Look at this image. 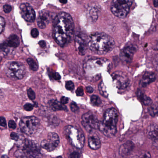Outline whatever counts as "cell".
Here are the masks:
<instances>
[{"label": "cell", "mask_w": 158, "mask_h": 158, "mask_svg": "<svg viewBox=\"0 0 158 158\" xmlns=\"http://www.w3.org/2000/svg\"><path fill=\"white\" fill-rule=\"evenodd\" d=\"M132 3V1L115 0L111 3L110 9L116 16L120 18H124L129 14Z\"/></svg>", "instance_id": "7"}, {"label": "cell", "mask_w": 158, "mask_h": 158, "mask_svg": "<svg viewBox=\"0 0 158 158\" xmlns=\"http://www.w3.org/2000/svg\"><path fill=\"white\" fill-rule=\"evenodd\" d=\"M3 11H4L5 13H9L12 10V6L9 5H5L3 7Z\"/></svg>", "instance_id": "36"}, {"label": "cell", "mask_w": 158, "mask_h": 158, "mask_svg": "<svg viewBox=\"0 0 158 158\" xmlns=\"http://www.w3.org/2000/svg\"><path fill=\"white\" fill-rule=\"evenodd\" d=\"M5 25V21L4 19L0 16V33L3 30Z\"/></svg>", "instance_id": "33"}, {"label": "cell", "mask_w": 158, "mask_h": 158, "mask_svg": "<svg viewBox=\"0 0 158 158\" xmlns=\"http://www.w3.org/2000/svg\"><path fill=\"white\" fill-rule=\"evenodd\" d=\"M137 96L140 101L146 106H149L152 104L151 98L147 96L141 90H138L137 92Z\"/></svg>", "instance_id": "22"}, {"label": "cell", "mask_w": 158, "mask_h": 158, "mask_svg": "<svg viewBox=\"0 0 158 158\" xmlns=\"http://www.w3.org/2000/svg\"><path fill=\"white\" fill-rule=\"evenodd\" d=\"M15 156L16 158H28L23 152V150H19L17 151L15 154Z\"/></svg>", "instance_id": "31"}, {"label": "cell", "mask_w": 158, "mask_h": 158, "mask_svg": "<svg viewBox=\"0 0 158 158\" xmlns=\"http://www.w3.org/2000/svg\"><path fill=\"white\" fill-rule=\"evenodd\" d=\"M8 47H18L19 45V37L15 34H12L9 36L6 42Z\"/></svg>", "instance_id": "23"}, {"label": "cell", "mask_w": 158, "mask_h": 158, "mask_svg": "<svg viewBox=\"0 0 158 158\" xmlns=\"http://www.w3.org/2000/svg\"><path fill=\"white\" fill-rule=\"evenodd\" d=\"M27 62L31 70L33 71H37L38 70L39 66L33 59L31 58H28L27 59Z\"/></svg>", "instance_id": "25"}, {"label": "cell", "mask_w": 158, "mask_h": 158, "mask_svg": "<svg viewBox=\"0 0 158 158\" xmlns=\"http://www.w3.org/2000/svg\"><path fill=\"white\" fill-rule=\"evenodd\" d=\"M100 122L96 115L91 112H87L82 117V124L87 131L98 129Z\"/></svg>", "instance_id": "9"}, {"label": "cell", "mask_w": 158, "mask_h": 158, "mask_svg": "<svg viewBox=\"0 0 158 158\" xmlns=\"http://www.w3.org/2000/svg\"><path fill=\"white\" fill-rule=\"evenodd\" d=\"M40 122L35 117H27L22 118L19 123L21 131L27 135H31L35 133L39 126Z\"/></svg>", "instance_id": "6"}, {"label": "cell", "mask_w": 158, "mask_h": 158, "mask_svg": "<svg viewBox=\"0 0 158 158\" xmlns=\"http://www.w3.org/2000/svg\"><path fill=\"white\" fill-rule=\"evenodd\" d=\"M134 144L131 141H127L122 145L119 149V153L121 156L125 157L129 156L133 150Z\"/></svg>", "instance_id": "17"}, {"label": "cell", "mask_w": 158, "mask_h": 158, "mask_svg": "<svg viewBox=\"0 0 158 158\" xmlns=\"http://www.w3.org/2000/svg\"><path fill=\"white\" fill-rule=\"evenodd\" d=\"M31 36L33 38H37L39 35V32L38 30L36 28H34L31 31Z\"/></svg>", "instance_id": "37"}, {"label": "cell", "mask_w": 158, "mask_h": 158, "mask_svg": "<svg viewBox=\"0 0 158 158\" xmlns=\"http://www.w3.org/2000/svg\"><path fill=\"white\" fill-rule=\"evenodd\" d=\"M88 143L89 147L93 150H97L101 146L100 140L98 137L95 135H91L89 137Z\"/></svg>", "instance_id": "20"}, {"label": "cell", "mask_w": 158, "mask_h": 158, "mask_svg": "<svg viewBox=\"0 0 158 158\" xmlns=\"http://www.w3.org/2000/svg\"><path fill=\"white\" fill-rule=\"evenodd\" d=\"M90 17L93 21H95L98 18V9L96 7H92L90 9Z\"/></svg>", "instance_id": "24"}, {"label": "cell", "mask_w": 158, "mask_h": 158, "mask_svg": "<svg viewBox=\"0 0 158 158\" xmlns=\"http://www.w3.org/2000/svg\"><path fill=\"white\" fill-rule=\"evenodd\" d=\"M24 108L27 111H31L33 109V105L30 103H27L24 106Z\"/></svg>", "instance_id": "35"}, {"label": "cell", "mask_w": 158, "mask_h": 158, "mask_svg": "<svg viewBox=\"0 0 158 158\" xmlns=\"http://www.w3.org/2000/svg\"><path fill=\"white\" fill-rule=\"evenodd\" d=\"M64 134L68 141L72 145L78 149L82 148L85 144L83 134L77 128L72 126L65 127Z\"/></svg>", "instance_id": "5"}, {"label": "cell", "mask_w": 158, "mask_h": 158, "mask_svg": "<svg viewBox=\"0 0 158 158\" xmlns=\"http://www.w3.org/2000/svg\"><path fill=\"white\" fill-rule=\"evenodd\" d=\"M59 2L63 4H65L67 2V1H60Z\"/></svg>", "instance_id": "49"}, {"label": "cell", "mask_w": 158, "mask_h": 158, "mask_svg": "<svg viewBox=\"0 0 158 158\" xmlns=\"http://www.w3.org/2000/svg\"><path fill=\"white\" fill-rule=\"evenodd\" d=\"M51 19L50 13L47 11H41L40 12L37 19V25L41 29L46 28L49 24Z\"/></svg>", "instance_id": "16"}, {"label": "cell", "mask_w": 158, "mask_h": 158, "mask_svg": "<svg viewBox=\"0 0 158 158\" xmlns=\"http://www.w3.org/2000/svg\"><path fill=\"white\" fill-rule=\"evenodd\" d=\"M8 47V45L6 44V42L2 44H0V50L3 52H6V51H7Z\"/></svg>", "instance_id": "40"}, {"label": "cell", "mask_w": 158, "mask_h": 158, "mask_svg": "<svg viewBox=\"0 0 158 158\" xmlns=\"http://www.w3.org/2000/svg\"><path fill=\"white\" fill-rule=\"evenodd\" d=\"M74 21L69 14L60 12L55 18L53 36L58 45L64 47L71 41L74 33Z\"/></svg>", "instance_id": "1"}, {"label": "cell", "mask_w": 158, "mask_h": 158, "mask_svg": "<svg viewBox=\"0 0 158 158\" xmlns=\"http://www.w3.org/2000/svg\"><path fill=\"white\" fill-rule=\"evenodd\" d=\"M80 154L77 152H73L69 155V158H80Z\"/></svg>", "instance_id": "39"}, {"label": "cell", "mask_w": 158, "mask_h": 158, "mask_svg": "<svg viewBox=\"0 0 158 158\" xmlns=\"http://www.w3.org/2000/svg\"><path fill=\"white\" fill-rule=\"evenodd\" d=\"M52 77L54 79L56 80H58L61 79V76L59 75V73H57V72H55V73H52Z\"/></svg>", "instance_id": "44"}, {"label": "cell", "mask_w": 158, "mask_h": 158, "mask_svg": "<svg viewBox=\"0 0 158 158\" xmlns=\"http://www.w3.org/2000/svg\"><path fill=\"white\" fill-rule=\"evenodd\" d=\"M49 106L53 110H67L66 107L64 105L61 104V102H59L57 100H52L49 101Z\"/></svg>", "instance_id": "21"}, {"label": "cell", "mask_w": 158, "mask_h": 158, "mask_svg": "<svg viewBox=\"0 0 158 158\" xmlns=\"http://www.w3.org/2000/svg\"><path fill=\"white\" fill-rule=\"evenodd\" d=\"M0 126L2 127H6V122L5 118L0 117Z\"/></svg>", "instance_id": "42"}, {"label": "cell", "mask_w": 158, "mask_h": 158, "mask_svg": "<svg viewBox=\"0 0 158 158\" xmlns=\"http://www.w3.org/2000/svg\"><path fill=\"white\" fill-rule=\"evenodd\" d=\"M1 158H8V157L6 155H4V156H2Z\"/></svg>", "instance_id": "50"}, {"label": "cell", "mask_w": 158, "mask_h": 158, "mask_svg": "<svg viewBox=\"0 0 158 158\" xmlns=\"http://www.w3.org/2000/svg\"><path fill=\"white\" fill-rule=\"evenodd\" d=\"M154 6L155 7H157L158 6V1H155L154 2Z\"/></svg>", "instance_id": "48"}, {"label": "cell", "mask_w": 158, "mask_h": 158, "mask_svg": "<svg viewBox=\"0 0 158 158\" xmlns=\"http://www.w3.org/2000/svg\"><path fill=\"white\" fill-rule=\"evenodd\" d=\"M136 51V47L133 45H128L122 50L120 54V57L124 62L130 63L132 60L134 55Z\"/></svg>", "instance_id": "14"}, {"label": "cell", "mask_w": 158, "mask_h": 158, "mask_svg": "<svg viewBox=\"0 0 158 158\" xmlns=\"http://www.w3.org/2000/svg\"><path fill=\"white\" fill-rule=\"evenodd\" d=\"M23 151L28 158H41L40 147L37 143L31 140L25 141Z\"/></svg>", "instance_id": "10"}, {"label": "cell", "mask_w": 158, "mask_h": 158, "mask_svg": "<svg viewBox=\"0 0 158 158\" xmlns=\"http://www.w3.org/2000/svg\"><path fill=\"white\" fill-rule=\"evenodd\" d=\"M6 74L11 78L21 79L25 76L26 69L22 63L12 62L6 67Z\"/></svg>", "instance_id": "8"}, {"label": "cell", "mask_w": 158, "mask_h": 158, "mask_svg": "<svg viewBox=\"0 0 158 158\" xmlns=\"http://www.w3.org/2000/svg\"><path fill=\"white\" fill-rule=\"evenodd\" d=\"M60 143L59 137L55 133H50L46 140H43L41 143V147L48 152L54 150L58 146Z\"/></svg>", "instance_id": "11"}, {"label": "cell", "mask_w": 158, "mask_h": 158, "mask_svg": "<svg viewBox=\"0 0 158 158\" xmlns=\"http://www.w3.org/2000/svg\"><path fill=\"white\" fill-rule=\"evenodd\" d=\"M156 75L153 72H147L144 74L140 81V84L142 87L147 86L156 80Z\"/></svg>", "instance_id": "19"}, {"label": "cell", "mask_w": 158, "mask_h": 158, "mask_svg": "<svg viewBox=\"0 0 158 158\" xmlns=\"http://www.w3.org/2000/svg\"><path fill=\"white\" fill-rule=\"evenodd\" d=\"M109 66V61L105 58L91 59L86 61L83 66L84 70L88 77L98 78V74Z\"/></svg>", "instance_id": "4"}, {"label": "cell", "mask_w": 158, "mask_h": 158, "mask_svg": "<svg viewBox=\"0 0 158 158\" xmlns=\"http://www.w3.org/2000/svg\"><path fill=\"white\" fill-rule=\"evenodd\" d=\"M8 126L10 129H15L16 127V124L14 121L10 120L8 122Z\"/></svg>", "instance_id": "41"}, {"label": "cell", "mask_w": 158, "mask_h": 158, "mask_svg": "<svg viewBox=\"0 0 158 158\" xmlns=\"http://www.w3.org/2000/svg\"><path fill=\"white\" fill-rule=\"evenodd\" d=\"M20 14L23 18L29 22H33L36 18V14L33 7L28 3H22L19 6Z\"/></svg>", "instance_id": "13"}, {"label": "cell", "mask_w": 158, "mask_h": 158, "mask_svg": "<svg viewBox=\"0 0 158 158\" xmlns=\"http://www.w3.org/2000/svg\"><path fill=\"white\" fill-rule=\"evenodd\" d=\"M133 158H151L150 153L147 151H142Z\"/></svg>", "instance_id": "28"}, {"label": "cell", "mask_w": 158, "mask_h": 158, "mask_svg": "<svg viewBox=\"0 0 158 158\" xmlns=\"http://www.w3.org/2000/svg\"><path fill=\"white\" fill-rule=\"evenodd\" d=\"M98 89H99V92L101 95L103 96L104 97H107L108 95L107 92L106 86L102 82L99 83L98 85Z\"/></svg>", "instance_id": "26"}, {"label": "cell", "mask_w": 158, "mask_h": 158, "mask_svg": "<svg viewBox=\"0 0 158 158\" xmlns=\"http://www.w3.org/2000/svg\"><path fill=\"white\" fill-rule=\"evenodd\" d=\"M75 41L77 44V47L79 53L81 55H84L86 51V42L82 35L78 33L76 35Z\"/></svg>", "instance_id": "18"}, {"label": "cell", "mask_w": 158, "mask_h": 158, "mask_svg": "<svg viewBox=\"0 0 158 158\" xmlns=\"http://www.w3.org/2000/svg\"><path fill=\"white\" fill-rule=\"evenodd\" d=\"M10 137L12 140H15V141H17L19 139V136L15 133H12L10 135Z\"/></svg>", "instance_id": "43"}, {"label": "cell", "mask_w": 158, "mask_h": 158, "mask_svg": "<svg viewBox=\"0 0 158 158\" xmlns=\"http://www.w3.org/2000/svg\"><path fill=\"white\" fill-rule=\"evenodd\" d=\"M149 113L153 116H156L158 113V108L156 107H152L149 109Z\"/></svg>", "instance_id": "32"}, {"label": "cell", "mask_w": 158, "mask_h": 158, "mask_svg": "<svg viewBox=\"0 0 158 158\" xmlns=\"http://www.w3.org/2000/svg\"><path fill=\"white\" fill-rule=\"evenodd\" d=\"M68 102L69 99L68 97H65V96H63L61 98V103L63 105H65V104H67Z\"/></svg>", "instance_id": "45"}, {"label": "cell", "mask_w": 158, "mask_h": 158, "mask_svg": "<svg viewBox=\"0 0 158 158\" xmlns=\"http://www.w3.org/2000/svg\"><path fill=\"white\" fill-rule=\"evenodd\" d=\"M113 82L116 87L119 89H124L130 85V81L129 78L124 72L117 71L112 75Z\"/></svg>", "instance_id": "12"}, {"label": "cell", "mask_w": 158, "mask_h": 158, "mask_svg": "<svg viewBox=\"0 0 158 158\" xmlns=\"http://www.w3.org/2000/svg\"><path fill=\"white\" fill-rule=\"evenodd\" d=\"M70 109L71 110L74 112H77L79 110V108L77 105L74 102H72L70 105Z\"/></svg>", "instance_id": "34"}, {"label": "cell", "mask_w": 158, "mask_h": 158, "mask_svg": "<svg viewBox=\"0 0 158 158\" xmlns=\"http://www.w3.org/2000/svg\"><path fill=\"white\" fill-rule=\"evenodd\" d=\"M27 95L28 96L29 98L31 100H33L36 98V95H35V92L32 89H29L27 91Z\"/></svg>", "instance_id": "29"}, {"label": "cell", "mask_w": 158, "mask_h": 158, "mask_svg": "<svg viewBox=\"0 0 158 158\" xmlns=\"http://www.w3.org/2000/svg\"><path fill=\"white\" fill-rule=\"evenodd\" d=\"M86 90L87 92L89 93H92L94 92V89H93V87H91V86H87L86 88Z\"/></svg>", "instance_id": "47"}, {"label": "cell", "mask_w": 158, "mask_h": 158, "mask_svg": "<svg viewBox=\"0 0 158 158\" xmlns=\"http://www.w3.org/2000/svg\"><path fill=\"white\" fill-rule=\"evenodd\" d=\"M39 44L41 48H44L46 47V42L44 41H40L39 42Z\"/></svg>", "instance_id": "46"}, {"label": "cell", "mask_w": 158, "mask_h": 158, "mask_svg": "<svg viewBox=\"0 0 158 158\" xmlns=\"http://www.w3.org/2000/svg\"><path fill=\"white\" fill-rule=\"evenodd\" d=\"M147 135L152 141L153 145L158 147V125L155 124L149 125L147 129Z\"/></svg>", "instance_id": "15"}, {"label": "cell", "mask_w": 158, "mask_h": 158, "mask_svg": "<svg viewBox=\"0 0 158 158\" xmlns=\"http://www.w3.org/2000/svg\"><path fill=\"white\" fill-rule=\"evenodd\" d=\"M65 87L67 90H69V91H73L75 88L74 83L71 81L67 82L66 83Z\"/></svg>", "instance_id": "30"}, {"label": "cell", "mask_w": 158, "mask_h": 158, "mask_svg": "<svg viewBox=\"0 0 158 158\" xmlns=\"http://www.w3.org/2000/svg\"><path fill=\"white\" fill-rule=\"evenodd\" d=\"M118 118L117 110L114 108L109 109L105 112L103 121L100 122L98 129L104 135L112 137L117 133Z\"/></svg>", "instance_id": "3"}, {"label": "cell", "mask_w": 158, "mask_h": 158, "mask_svg": "<svg viewBox=\"0 0 158 158\" xmlns=\"http://www.w3.org/2000/svg\"><path fill=\"white\" fill-rule=\"evenodd\" d=\"M91 102L94 105L99 106L101 105L102 102L99 96L97 95H93L91 97Z\"/></svg>", "instance_id": "27"}, {"label": "cell", "mask_w": 158, "mask_h": 158, "mask_svg": "<svg viewBox=\"0 0 158 158\" xmlns=\"http://www.w3.org/2000/svg\"><path fill=\"white\" fill-rule=\"evenodd\" d=\"M76 94L78 96H82L84 95V91L82 87H80L78 88L76 91Z\"/></svg>", "instance_id": "38"}, {"label": "cell", "mask_w": 158, "mask_h": 158, "mask_svg": "<svg viewBox=\"0 0 158 158\" xmlns=\"http://www.w3.org/2000/svg\"><path fill=\"white\" fill-rule=\"evenodd\" d=\"M157 49L158 50V42L157 43Z\"/></svg>", "instance_id": "51"}, {"label": "cell", "mask_w": 158, "mask_h": 158, "mask_svg": "<svg viewBox=\"0 0 158 158\" xmlns=\"http://www.w3.org/2000/svg\"><path fill=\"white\" fill-rule=\"evenodd\" d=\"M87 45L95 53L105 54L113 49L115 41L112 37L106 33L96 32L90 36Z\"/></svg>", "instance_id": "2"}]
</instances>
